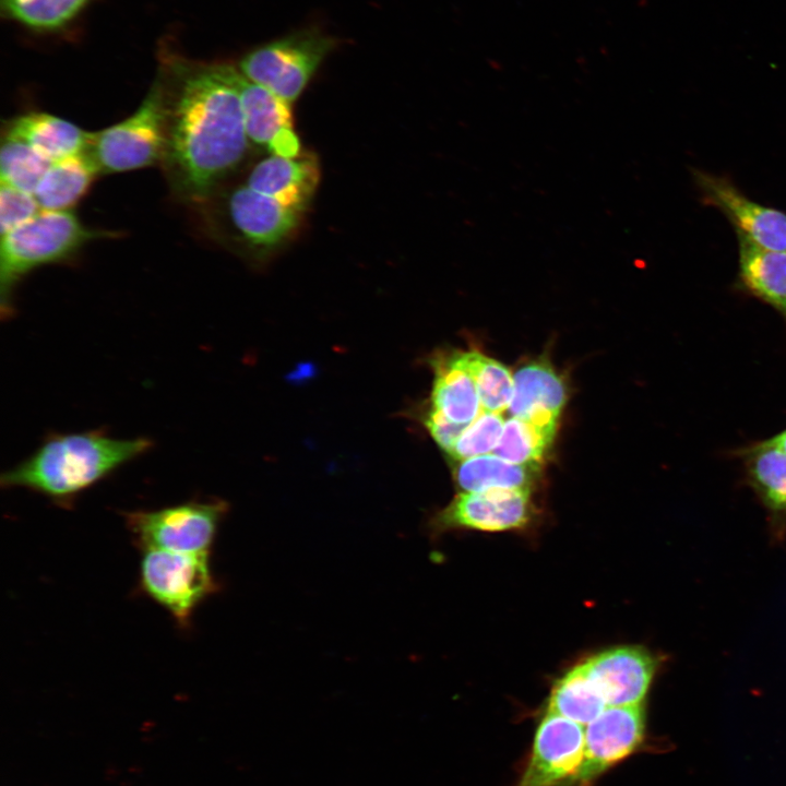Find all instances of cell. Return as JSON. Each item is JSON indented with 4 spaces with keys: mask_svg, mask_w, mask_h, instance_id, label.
Segmentation results:
<instances>
[{
    "mask_svg": "<svg viewBox=\"0 0 786 786\" xmlns=\"http://www.w3.org/2000/svg\"><path fill=\"white\" fill-rule=\"evenodd\" d=\"M513 380L511 416L538 425L558 426L568 391L555 368L547 360H533L521 366Z\"/></svg>",
    "mask_w": 786,
    "mask_h": 786,
    "instance_id": "16",
    "label": "cell"
},
{
    "mask_svg": "<svg viewBox=\"0 0 786 786\" xmlns=\"http://www.w3.org/2000/svg\"><path fill=\"white\" fill-rule=\"evenodd\" d=\"M607 705L643 703L658 669L657 656L642 646L604 651L582 663Z\"/></svg>",
    "mask_w": 786,
    "mask_h": 786,
    "instance_id": "14",
    "label": "cell"
},
{
    "mask_svg": "<svg viewBox=\"0 0 786 786\" xmlns=\"http://www.w3.org/2000/svg\"><path fill=\"white\" fill-rule=\"evenodd\" d=\"M736 234L741 286L774 308L786 322V251L764 248L739 230Z\"/></svg>",
    "mask_w": 786,
    "mask_h": 786,
    "instance_id": "18",
    "label": "cell"
},
{
    "mask_svg": "<svg viewBox=\"0 0 786 786\" xmlns=\"http://www.w3.org/2000/svg\"><path fill=\"white\" fill-rule=\"evenodd\" d=\"M226 67L238 92L249 141L274 155H299L300 142L294 131L290 103L247 79L237 67L229 63Z\"/></svg>",
    "mask_w": 786,
    "mask_h": 786,
    "instance_id": "12",
    "label": "cell"
},
{
    "mask_svg": "<svg viewBox=\"0 0 786 786\" xmlns=\"http://www.w3.org/2000/svg\"><path fill=\"white\" fill-rule=\"evenodd\" d=\"M40 207L33 193L0 186V234L5 235L35 217Z\"/></svg>",
    "mask_w": 786,
    "mask_h": 786,
    "instance_id": "29",
    "label": "cell"
},
{
    "mask_svg": "<svg viewBox=\"0 0 786 786\" xmlns=\"http://www.w3.org/2000/svg\"><path fill=\"white\" fill-rule=\"evenodd\" d=\"M501 414L484 412L464 430L448 455L454 462L487 454L496 448L503 431Z\"/></svg>",
    "mask_w": 786,
    "mask_h": 786,
    "instance_id": "28",
    "label": "cell"
},
{
    "mask_svg": "<svg viewBox=\"0 0 786 786\" xmlns=\"http://www.w3.org/2000/svg\"><path fill=\"white\" fill-rule=\"evenodd\" d=\"M207 229L219 241L263 259L283 245L297 229L302 212L240 186L202 205Z\"/></svg>",
    "mask_w": 786,
    "mask_h": 786,
    "instance_id": "4",
    "label": "cell"
},
{
    "mask_svg": "<svg viewBox=\"0 0 786 786\" xmlns=\"http://www.w3.org/2000/svg\"><path fill=\"white\" fill-rule=\"evenodd\" d=\"M3 133L24 141L55 162L84 152L90 132L55 115L34 111L9 120Z\"/></svg>",
    "mask_w": 786,
    "mask_h": 786,
    "instance_id": "19",
    "label": "cell"
},
{
    "mask_svg": "<svg viewBox=\"0 0 786 786\" xmlns=\"http://www.w3.org/2000/svg\"><path fill=\"white\" fill-rule=\"evenodd\" d=\"M533 517L528 490L462 491L431 516L428 529L433 537L453 529L505 532L526 527Z\"/></svg>",
    "mask_w": 786,
    "mask_h": 786,
    "instance_id": "9",
    "label": "cell"
},
{
    "mask_svg": "<svg viewBox=\"0 0 786 786\" xmlns=\"http://www.w3.org/2000/svg\"><path fill=\"white\" fill-rule=\"evenodd\" d=\"M557 427L511 417L504 421L492 453L510 463L537 467L555 439Z\"/></svg>",
    "mask_w": 786,
    "mask_h": 786,
    "instance_id": "24",
    "label": "cell"
},
{
    "mask_svg": "<svg viewBox=\"0 0 786 786\" xmlns=\"http://www.w3.org/2000/svg\"><path fill=\"white\" fill-rule=\"evenodd\" d=\"M465 358L475 380L483 410L501 414L509 408L514 390L510 370L478 350L465 352Z\"/></svg>",
    "mask_w": 786,
    "mask_h": 786,
    "instance_id": "26",
    "label": "cell"
},
{
    "mask_svg": "<svg viewBox=\"0 0 786 786\" xmlns=\"http://www.w3.org/2000/svg\"><path fill=\"white\" fill-rule=\"evenodd\" d=\"M702 200L719 209L733 223L735 230L750 237L758 245L786 251V214L747 198L730 180L699 169L692 170Z\"/></svg>",
    "mask_w": 786,
    "mask_h": 786,
    "instance_id": "13",
    "label": "cell"
},
{
    "mask_svg": "<svg viewBox=\"0 0 786 786\" xmlns=\"http://www.w3.org/2000/svg\"><path fill=\"white\" fill-rule=\"evenodd\" d=\"M228 505L223 500L188 501L126 515L127 526L142 550L210 553Z\"/></svg>",
    "mask_w": 786,
    "mask_h": 786,
    "instance_id": "7",
    "label": "cell"
},
{
    "mask_svg": "<svg viewBox=\"0 0 786 786\" xmlns=\"http://www.w3.org/2000/svg\"><path fill=\"white\" fill-rule=\"evenodd\" d=\"M607 706L581 663L553 684L547 712L559 714L581 725H588Z\"/></svg>",
    "mask_w": 786,
    "mask_h": 786,
    "instance_id": "23",
    "label": "cell"
},
{
    "mask_svg": "<svg viewBox=\"0 0 786 786\" xmlns=\"http://www.w3.org/2000/svg\"><path fill=\"white\" fill-rule=\"evenodd\" d=\"M152 446L147 438L118 439L103 430L51 433L34 453L2 473L1 486L28 489L58 504H70Z\"/></svg>",
    "mask_w": 786,
    "mask_h": 786,
    "instance_id": "2",
    "label": "cell"
},
{
    "mask_svg": "<svg viewBox=\"0 0 786 786\" xmlns=\"http://www.w3.org/2000/svg\"><path fill=\"white\" fill-rule=\"evenodd\" d=\"M91 0H1L2 10L17 23L37 31H55L71 22Z\"/></svg>",
    "mask_w": 786,
    "mask_h": 786,
    "instance_id": "27",
    "label": "cell"
},
{
    "mask_svg": "<svg viewBox=\"0 0 786 786\" xmlns=\"http://www.w3.org/2000/svg\"><path fill=\"white\" fill-rule=\"evenodd\" d=\"M644 737V703L607 706L587 725L583 762L571 786L592 785L605 771L634 752Z\"/></svg>",
    "mask_w": 786,
    "mask_h": 786,
    "instance_id": "10",
    "label": "cell"
},
{
    "mask_svg": "<svg viewBox=\"0 0 786 786\" xmlns=\"http://www.w3.org/2000/svg\"><path fill=\"white\" fill-rule=\"evenodd\" d=\"M209 558L210 553L143 550L141 587L184 626L196 607L217 590Z\"/></svg>",
    "mask_w": 786,
    "mask_h": 786,
    "instance_id": "8",
    "label": "cell"
},
{
    "mask_svg": "<svg viewBox=\"0 0 786 786\" xmlns=\"http://www.w3.org/2000/svg\"><path fill=\"white\" fill-rule=\"evenodd\" d=\"M537 467L519 465L492 454L457 462L453 467L456 486L465 492L489 489L531 491Z\"/></svg>",
    "mask_w": 786,
    "mask_h": 786,
    "instance_id": "22",
    "label": "cell"
},
{
    "mask_svg": "<svg viewBox=\"0 0 786 786\" xmlns=\"http://www.w3.org/2000/svg\"><path fill=\"white\" fill-rule=\"evenodd\" d=\"M165 147L162 84L157 76L138 109L122 121L88 133L84 153L99 174L160 164Z\"/></svg>",
    "mask_w": 786,
    "mask_h": 786,
    "instance_id": "6",
    "label": "cell"
},
{
    "mask_svg": "<svg viewBox=\"0 0 786 786\" xmlns=\"http://www.w3.org/2000/svg\"><path fill=\"white\" fill-rule=\"evenodd\" d=\"M51 162L24 141L2 133L0 150L1 183L33 193Z\"/></svg>",
    "mask_w": 786,
    "mask_h": 786,
    "instance_id": "25",
    "label": "cell"
},
{
    "mask_svg": "<svg viewBox=\"0 0 786 786\" xmlns=\"http://www.w3.org/2000/svg\"><path fill=\"white\" fill-rule=\"evenodd\" d=\"M104 231L87 228L72 211H40L35 217L1 236V315L13 314L17 284L33 270L70 260Z\"/></svg>",
    "mask_w": 786,
    "mask_h": 786,
    "instance_id": "3",
    "label": "cell"
},
{
    "mask_svg": "<svg viewBox=\"0 0 786 786\" xmlns=\"http://www.w3.org/2000/svg\"><path fill=\"white\" fill-rule=\"evenodd\" d=\"M425 426L436 443L448 454L455 445L467 424L449 420L436 410L428 409L424 418Z\"/></svg>",
    "mask_w": 786,
    "mask_h": 786,
    "instance_id": "30",
    "label": "cell"
},
{
    "mask_svg": "<svg viewBox=\"0 0 786 786\" xmlns=\"http://www.w3.org/2000/svg\"><path fill=\"white\" fill-rule=\"evenodd\" d=\"M162 84L165 147L160 162L174 194L202 205L243 159L247 135L226 63L169 62Z\"/></svg>",
    "mask_w": 786,
    "mask_h": 786,
    "instance_id": "1",
    "label": "cell"
},
{
    "mask_svg": "<svg viewBox=\"0 0 786 786\" xmlns=\"http://www.w3.org/2000/svg\"><path fill=\"white\" fill-rule=\"evenodd\" d=\"M770 440L786 452V429Z\"/></svg>",
    "mask_w": 786,
    "mask_h": 786,
    "instance_id": "31",
    "label": "cell"
},
{
    "mask_svg": "<svg viewBox=\"0 0 786 786\" xmlns=\"http://www.w3.org/2000/svg\"><path fill=\"white\" fill-rule=\"evenodd\" d=\"M320 177V163L312 152H301L294 157L272 154L253 167L246 186L303 213L314 195Z\"/></svg>",
    "mask_w": 786,
    "mask_h": 786,
    "instance_id": "15",
    "label": "cell"
},
{
    "mask_svg": "<svg viewBox=\"0 0 786 786\" xmlns=\"http://www.w3.org/2000/svg\"><path fill=\"white\" fill-rule=\"evenodd\" d=\"M337 44L319 28H303L252 49L237 68L250 81L291 103Z\"/></svg>",
    "mask_w": 786,
    "mask_h": 786,
    "instance_id": "5",
    "label": "cell"
},
{
    "mask_svg": "<svg viewBox=\"0 0 786 786\" xmlns=\"http://www.w3.org/2000/svg\"><path fill=\"white\" fill-rule=\"evenodd\" d=\"M430 409L457 424L469 425L480 414V400L465 352L434 357Z\"/></svg>",
    "mask_w": 786,
    "mask_h": 786,
    "instance_id": "17",
    "label": "cell"
},
{
    "mask_svg": "<svg viewBox=\"0 0 786 786\" xmlns=\"http://www.w3.org/2000/svg\"><path fill=\"white\" fill-rule=\"evenodd\" d=\"M747 481L762 504L775 517L786 516V452L770 439L737 453Z\"/></svg>",
    "mask_w": 786,
    "mask_h": 786,
    "instance_id": "21",
    "label": "cell"
},
{
    "mask_svg": "<svg viewBox=\"0 0 786 786\" xmlns=\"http://www.w3.org/2000/svg\"><path fill=\"white\" fill-rule=\"evenodd\" d=\"M581 724L547 712L540 720L531 757L516 786H571L584 758Z\"/></svg>",
    "mask_w": 786,
    "mask_h": 786,
    "instance_id": "11",
    "label": "cell"
},
{
    "mask_svg": "<svg viewBox=\"0 0 786 786\" xmlns=\"http://www.w3.org/2000/svg\"><path fill=\"white\" fill-rule=\"evenodd\" d=\"M97 175L96 166L84 152L51 162L34 196L43 211H72Z\"/></svg>",
    "mask_w": 786,
    "mask_h": 786,
    "instance_id": "20",
    "label": "cell"
}]
</instances>
